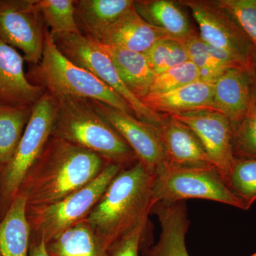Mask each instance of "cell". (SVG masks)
Returning a JSON list of instances; mask_svg holds the SVG:
<instances>
[{
    "mask_svg": "<svg viewBox=\"0 0 256 256\" xmlns=\"http://www.w3.org/2000/svg\"><path fill=\"white\" fill-rule=\"evenodd\" d=\"M165 38H170L162 30L146 22L133 5L107 30L98 42L146 54L156 43Z\"/></svg>",
    "mask_w": 256,
    "mask_h": 256,
    "instance_id": "e0dca14e",
    "label": "cell"
},
{
    "mask_svg": "<svg viewBox=\"0 0 256 256\" xmlns=\"http://www.w3.org/2000/svg\"><path fill=\"white\" fill-rule=\"evenodd\" d=\"M152 214L158 216L162 232L156 244L141 250L142 256H190L186 244L190 220L185 202H158Z\"/></svg>",
    "mask_w": 256,
    "mask_h": 256,
    "instance_id": "9a60e30c",
    "label": "cell"
},
{
    "mask_svg": "<svg viewBox=\"0 0 256 256\" xmlns=\"http://www.w3.org/2000/svg\"><path fill=\"white\" fill-rule=\"evenodd\" d=\"M228 186L250 208L256 202V160H236Z\"/></svg>",
    "mask_w": 256,
    "mask_h": 256,
    "instance_id": "83f0119b",
    "label": "cell"
},
{
    "mask_svg": "<svg viewBox=\"0 0 256 256\" xmlns=\"http://www.w3.org/2000/svg\"><path fill=\"white\" fill-rule=\"evenodd\" d=\"M134 8L146 22L164 31L172 40L184 43L194 34L188 16L174 2L134 1Z\"/></svg>",
    "mask_w": 256,
    "mask_h": 256,
    "instance_id": "ffe728a7",
    "label": "cell"
},
{
    "mask_svg": "<svg viewBox=\"0 0 256 256\" xmlns=\"http://www.w3.org/2000/svg\"><path fill=\"white\" fill-rule=\"evenodd\" d=\"M200 80L198 68L188 60L156 75L148 95L166 94Z\"/></svg>",
    "mask_w": 256,
    "mask_h": 256,
    "instance_id": "f546056e",
    "label": "cell"
},
{
    "mask_svg": "<svg viewBox=\"0 0 256 256\" xmlns=\"http://www.w3.org/2000/svg\"><path fill=\"white\" fill-rule=\"evenodd\" d=\"M250 70L252 78V94H256V48L250 62Z\"/></svg>",
    "mask_w": 256,
    "mask_h": 256,
    "instance_id": "836d02e7",
    "label": "cell"
},
{
    "mask_svg": "<svg viewBox=\"0 0 256 256\" xmlns=\"http://www.w3.org/2000/svg\"><path fill=\"white\" fill-rule=\"evenodd\" d=\"M58 106L56 96L47 92L35 104L14 156L0 171V220L18 196L25 175L52 138Z\"/></svg>",
    "mask_w": 256,
    "mask_h": 256,
    "instance_id": "8992f818",
    "label": "cell"
},
{
    "mask_svg": "<svg viewBox=\"0 0 256 256\" xmlns=\"http://www.w3.org/2000/svg\"><path fill=\"white\" fill-rule=\"evenodd\" d=\"M198 24L200 37L208 46L232 56L250 68L255 46L230 14L216 1H182Z\"/></svg>",
    "mask_w": 256,
    "mask_h": 256,
    "instance_id": "30bf717a",
    "label": "cell"
},
{
    "mask_svg": "<svg viewBox=\"0 0 256 256\" xmlns=\"http://www.w3.org/2000/svg\"><path fill=\"white\" fill-rule=\"evenodd\" d=\"M56 98L58 106L52 137L92 152L110 164L127 168L138 162L130 146L96 110L90 100L69 96Z\"/></svg>",
    "mask_w": 256,
    "mask_h": 256,
    "instance_id": "3957f363",
    "label": "cell"
},
{
    "mask_svg": "<svg viewBox=\"0 0 256 256\" xmlns=\"http://www.w3.org/2000/svg\"><path fill=\"white\" fill-rule=\"evenodd\" d=\"M216 2L233 18L256 48V0H218Z\"/></svg>",
    "mask_w": 256,
    "mask_h": 256,
    "instance_id": "4dcf8cb0",
    "label": "cell"
},
{
    "mask_svg": "<svg viewBox=\"0 0 256 256\" xmlns=\"http://www.w3.org/2000/svg\"><path fill=\"white\" fill-rule=\"evenodd\" d=\"M216 110L230 120L232 128L244 119L252 98V78L250 68H230L214 82Z\"/></svg>",
    "mask_w": 256,
    "mask_h": 256,
    "instance_id": "2e32d148",
    "label": "cell"
},
{
    "mask_svg": "<svg viewBox=\"0 0 256 256\" xmlns=\"http://www.w3.org/2000/svg\"><path fill=\"white\" fill-rule=\"evenodd\" d=\"M100 44L110 57L128 88L140 100H142L149 94L156 76L146 54Z\"/></svg>",
    "mask_w": 256,
    "mask_h": 256,
    "instance_id": "44dd1931",
    "label": "cell"
},
{
    "mask_svg": "<svg viewBox=\"0 0 256 256\" xmlns=\"http://www.w3.org/2000/svg\"><path fill=\"white\" fill-rule=\"evenodd\" d=\"M26 198L18 194L0 220V256H28L31 229Z\"/></svg>",
    "mask_w": 256,
    "mask_h": 256,
    "instance_id": "7402d4cb",
    "label": "cell"
},
{
    "mask_svg": "<svg viewBox=\"0 0 256 256\" xmlns=\"http://www.w3.org/2000/svg\"><path fill=\"white\" fill-rule=\"evenodd\" d=\"M156 175L144 164L121 170L85 220L102 247L114 242L149 220L154 206Z\"/></svg>",
    "mask_w": 256,
    "mask_h": 256,
    "instance_id": "7a4b0ae2",
    "label": "cell"
},
{
    "mask_svg": "<svg viewBox=\"0 0 256 256\" xmlns=\"http://www.w3.org/2000/svg\"><path fill=\"white\" fill-rule=\"evenodd\" d=\"M36 3L54 36L80 33L76 18L75 0H36Z\"/></svg>",
    "mask_w": 256,
    "mask_h": 256,
    "instance_id": "d4e9b609",
    "label": "cell"
},
{
    "mask_svg": "<svg viewBox=\"0 0 256 256\" xmlns=\"http://www.w3.org/2000/svg\"><path fill=\"white\" fill-rule=\"evenodd\" d=\"M250 256H256V254H252V255Z\"/></svg>",
    "mask_w": 256,
    "mask_h": 256,
    "instance_id": "e575fe53",
    "label": "cell"
},
{
    "mask_svg": "<svg viewBox=\"0 0 256 256\" xmlns=\"http://www.w3.org/2000/svg\"><path fill=\"white\" fill-rule=\"evenodd\" d=\"M124 169L120 165L108 164L96 180L64 200L47 206H28L31 237L48 242L85 222L112 180Z\"/></svg>",
    "mask_w": 256,
    "mask_h": 256,
    "instance_id": "5b68a950",
    "label": "cell"
},
{
    "mask_svg": "<svg viewBox=\"0 0 256 256\" xmlns=\"http://www.w3.org/2000/svg\"><path fill=\"white\" fill-rule=\"evenodd\" d=\"M146 55L156 75L190 60L184 43L172 38L160 40Z\"/></svg>",
    "mask_w": 256,
    "mask_h": 256,
    "instance_id": "4316f807",
    "label": "cell"
},
{
    "mask_svg": "<svg viewBox=\"0 0 256 256\" xmlns=\"http://www.w3.org/2000/svg\"><path fill=\"white\" fill-rule=\"evenodd\" d=\"M142 101L148 108L161 116L196 110H216L214 84L201 80L166 94L148 95Z\"/></svg>",
    "mask_w": 256,
    "mask_h": 256,
    "instance_id": "ac0fdd59",
    "label": "cell"
},
{
    "mask_svg": "<svg viewBox=\"0 0 256 256\" xmlns=\"http://www.w3.org/2000/svg\"><path fill=\"white\" fill-rule=\"evenodd\" d=\"M149 220L114 242L109 249L108 256H139L140 252L152 244H148Z\"/></svg>",
    "mask_w": 256,
    "mask_h": 256,
    "instance_id": "1f68e13d",
    "label": "cell"
},
{
    "mask_svg": "<svg viewBox=\"0 0 256 256\" xmlns=\"http://www.w3.org/2000/svg\"><path fill=\"white\" fill-rule=\"evenodd\" d=\"M54 38L58 50L70 62L88 70L120 96L138 119L158 128L162 126L166 118L148 108L130 92L98 42L82 33L58 35Z\"/></svg>",
    "mask_w": 256,
    "mask_h": 256,
    "instance_id": "52a82bcc",
    "label": "cell"
},
{
    "mask_svg": "<svg viewBox=\"0 0 256 256\" xmlns=\"http://www.w3.org/2000/svg\"><path fill=\"white\" fill-rule=\"evenodd\" d=\"M34 107H0V171L12 159Z\"/></svg>",
    "mask_w": 256,
    "mask_h": 256,
    "instance_id": "cb8c5ba5",
    "label": "cell"
},
{
    "mask_svg": "<svg viewBox=\"0 0 256 256\" xmlns=\"http://www.w3.org/2000/svg\"><path fill=\"white\" fill-rule=\"evenodd\" d=\"M24 58L0 40V107H34L46 90L32 84L24 72Z\"/></svg>",
    "mask_w": 256,
    "mask_h": 256,
    "instance_id": "4fadbf2b",
    "label": "cell"
},
{
    "mask_svg": "<svg viewBox=\"0 0 256 256\" xmlns=\"http://www.w3.org/2000/svg\"><path fill=\"white\" fill-rule=\"evenodd\" d=\"M184 44L190 62L196 66L200 72L201 80L214 84L220 74L230 68L212 54L210 46L200 36L194 34L184 42Z\"/></svg>",
    "mask_w": 256,
    "mask_h": 256,
    "instance_id": "484cf974",
    "label": "cell"
},
{
    "mask_svg": "<svg viewBox=\"0 0 256 256\" xmlns=\"http://www.w3.org/2000/svg\"><path fill=\"white\" fill-rule=\"evenodd\" d=\"M234 152L236 160H256V94L244 119L233 128Z\"/></svg>",
    "mask_w": 256,
    "mask_h": 256,
    "instance_id": "f1b7e54d",
    "label": "cell"
},
{
    "mask_svg": "<svg viewBox=\"0 0 256 256\" xmlns=\"http://www.w3.org/2000/svg\"><path fill=\"white\" fill-rule=\"evenodd\" d=\"M218 202L247 210L232 192L214 166L166 169L156 175L154 205L158 202H181L188 200Z\"/></svg>",
    "mask_w": 256,
    "mask_h": 256,
    "instance_id": "ba28073f",
    "label": "cell"
},
{
    "mask_svg": "<svg viewBox=\"0 0 256 256\" xmlns=\"http://www.w3.org/2000/svg\"><path fill=\"white\" fill-rule=\"evenodd\" d=\"M132 0H78L76 18L86 36L100 42L107 30L132 8Z\"/></svg>",
    "mask_w": 256,
    "mask_h": 256,
    "instance_id": "d6986e66",
    "label": "cell"
},
{
    "mask_svg": "<svg viewBox=\"0 0 256 256\" xmlns=\"http://www.w3.org/2000/svg\"><path fill=\"white\" fill-rule=\"evenodd\" d=\"M26 76L32 84L43 87L56 97L69 96L98 101L134 116L131 108L120 96L88 70L70 62L60 52L50 30L46 31L41 62L32 66Z\"/></svg>",
    "mask_w": 256,
    "mask_h": 256,
    "instance_id": "277c9868",
    "label": "cell"
},
{
    "mask_svg": "<svg viewBox=\"0 0 256 256\" xmlns=\"http://www.w3.org/2000/svg\"><path fill=\"white\" fill-rule=\"evenodd\" d=\"M186 124L201 141L212 164L228 185L236 159L230 120L216 110H202L169 116Z\"/></svg>",
    "mask_w": 256,
    "mask_h": 256,
    "instance_id": "8fae6325",
    "label": "cell"
},
{
    "mask_svg": "<svg viewBox=\"0 0 256 256\" xmlns=\"http://www.w3.org/2000/svg\"><path fill=\"white\" fill-rule=\"evenodd\" d=\"M110 164L92 152L52 136L18 194L26 198L28 207L52 204L86 186Z\"/></svg>",
    "mask_w": 256,
    "mask_h": 256,
    "instance_id": "6da1fadb",
    "label": "cell"
},
{
    "mask_svg": "<svg viewBox=\"0 0 256 256\" xmlns=\"http://www.w3.org/2000/svg\"><path fill=\"white\" fill-rule=\"evenodd\" d=\"M46 244L50 256H108L85 222Z\"/></svg>",
    "mask_w": 256,
    "mask_h": 256,
    "instance_id": "603a6c76",
    "label": "cell"
},
{
    "mask_svg": "<svg viewBox=\"0 0 256 256\" xmlns=\"http://www.w3.org/2000/svg\"><path fill=\"white\" fill-rule=\"evenodd\" d=\"M90 100L96 110L122 136L134 152L138 161L152 174L156 176L166 169V154L159 128L102 102Z\"/></svg>",
    "mask_w": 256,
    "mask_h": 256,
    "instance_id": "7c38bea8",
    "label": "cell"
},
{
    "mask_svg": "<svg viewBox=\"0 0 256 256\" xmlns=\"http://www.w3.org/2000/svg\"><path fill=\"white\" fill-rule=\"evenodd\" d=\"M45 23L36 0H0V40L21 50L32 66L41 62Z\"/></svg>",
    "mask_w": 256,
    "mask_h": 256,
    "instance_id": "9c48e42d",
    "label": "cell"
},
{
    "mask_svg": "<svg viewBox=\"0 0 256 256\" xmlns=\"http://www.w3.org/2000/svg\"><path fill=\"white\" fill-rule=\"evenodd\" d=\"M28 256H50L43 238L31 237Z\"/></svg>",
    "mask_w": 256,
    "mask_h": 256,
    "instance_id": "d6a6232c",
    "label": "cell"
},
{
    "mask_svg": "<svg viewBox=\"0 0 256 256\" xmlns=\"http://www.w3.org/2000/svg\"><path fill=\"white\" fill-rule=\"evenodd\" d=\"M159 133L166 169L214 166L201 141L186 124L169 116L159 128Z\"/></svg>",
    "mask_w": 256,
    "mask_h": 256,
    "instance_id": "5bb4252c",
    "label": "cell"
}]
</instances>
